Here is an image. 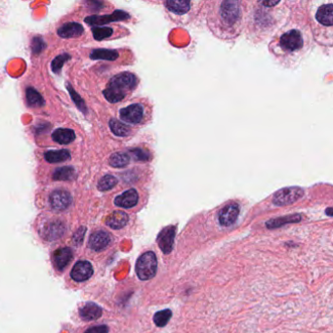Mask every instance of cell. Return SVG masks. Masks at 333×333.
Here are the masks:
<instances>
[{
    "instance_id": "1",
    "label": "cell",
    "mask_w": 333,
    "mask_h": 333,
    "mask_svg": "<svg viewBox=\"0 0 333 333\" xmlns=\"http://www.w3.org/2000/svg\"><path fill=\"white\" fill-rule=\"evenodd\" d=\"M157 270L156 255L152 251L142 254L136 263V273L141 281H148L155 276Z\"/></svg>"
},
{
    "instance_id": "2",
    "label": "cell",
    "mask_w": 333,
    "mask_h": 333,
    "mask_svg": "<svg viewBox=\"0 0 333 333\" xmlns=\"http://www.w3.org/2000/svg\"><path fill=\"white\" fill-rule=\"evenodd\" d=\"M304 195V190L299 187H289L277 190L274 193V202L275 205L284 206L296 203Z\"/></svg>"
},
{
    "instance_id": "3",
    "label": "cell",
    "mask_w": 333,
    "mask_h": 333,
    "mask_svg": "<svg viewBox=\"0 0 333 333\" xmlns=\"http://www.w3.org/2000/svg\"><path fill=\"white\" fill-rule=\"evenodd\" d=\"M136 84L137 78L134 74L130 72H121L112 78L107 87L126 95V91L132 90L136 86Z\"/></svg>"
},
{
    "instance_id": "4",
    "label": "cell",
    "mask_w": 333,
    "mask_h": 333,
    "mask_svg": "<svg viewBox=\"0 0 333 333\" xmlns=\"http://www.w3.org/2000/svg\"><path fill=\"white\" fill-rule=\"evenodd\" d=\"M72 198L68 190H56L49 197V203L53 210L64 211L72 204Z\"/></svg>"
},
{
    "instance_id": "5",
    "label": "cell",
    "mask_w": 333,
    "mask_h": 333,
    "mask_svg": "<svg viewBox=\"0 0 333 333\" xmlns=\"http://www.w3.org/2000/svg\"><path fill=\"white\" fill-rule=\"evenodd\" d=\"M222 19L228 24H235L240 15V5L238 1H224L221 5Z\"/></svg>"
},
{
    "instance_id": "6",
    "label": "cell",
    "mask_w": 333,
    "mask_h": 333,
    "mask_svg": "<svg viewBox=\"0 0 333 333\" xmlns=\"http://www.w3.org/2000/svg\"><path fill=\"white\" fill-rule=\"evenodd\" d=\"M130 16L129 14L123 11H115L110 15L105 16H91L85 19V22L90 25H102V24H108L110 22H118L128 19Z\"/></svg>"
},
{
    "instance_id": "7",
    "label": "cell",
    "mask_w": 333,
    "mask_h": 333,
    "mask_svg": "<svg viewBox=\"0 0 333 333\" xmlns=\"http://www.w3.org/2000/svg\"><path fill=\"white\" fill-rule=\"evenodd\" d=\"M110 242H112L110 234L104 230H99L90 236L88 240V245L94 251H102L106 249Z\"/></svg>"
},
{
    "instance_id": "8",
    "label": "cell",
    "mask_w": 333,
    "mask_h": 333,
    "mask_svg": "<svg viewBox=\"0 0 333 333\" xmlns=\"http://www.w3.org/2000/svg\"><path fill=\"white\" fill-rule=\"evenodd\" d=\"M239 206L238 203H231L226 205L218 215L219 223L223 227L232 226L238 220Z\"/></svg>"
},
{
    "instance_id": "9",
    "label": "cell",
    "mask_w": 333,
    "mask_h": 333,
    "mask_svg": "<svg viewBox=\"0 0 333 333\" xmlns=\"http://www.w3.org/2000/svg\"><path fill=\"white\" fill-rule=\"evenodd\" d=\"M120 119L127 123L137 124L143 119L144 108L140 104H133L124 107L119 113Z\"/></svg>"
},
{
    "instance_id": "10",
    "label": "cell",
    "mask_w": 333,
    "mask_h": 333,
    "mask_svg": "<svg viewBox=\"0 0 333 333\" xmlns=\"http://www.w3.org/2000/svg\"><path fill=\"white\" fill-rule=\"evenodd\" d=\"M281 47L286 51H295L303 45V39L298 31H290L281 37Z\"/></svg>"
},
{
    "instance_id": "11",
    "label": "cell",
    "mask_w": 333,
    "mask_h": 333,
    "mask_svg": "<svg viewBox=\"0 0 333 333\" xmlns=\"http://www.w3.org/2000/svg\"><path fill=\"white\" fill-rule=\"evenodd\" d=\"M176 234V229L174 226H169L164 228L158 235L157 242L164 254H169L173 247L174 238Z\"/></svg>"
},
{
    "instance_id": "12",
    "label": "cell",
    "mask_w": 333,
    "mask_h": 333,
    "mask_svg": "<svg viewBox=\"0 0 333 333\" xmlns=\"http://www.w3.org/2000/svg\"><path fill=\"white\" fill-rule=\"evenodd\" d=\"M94 273L93 267L88 261H78L72 268L71 276L75 282H85Z\"/></svg>"
},
{
    "instance_id": "13",
    "label": "cell",
    "mask_w": 333,
    "mask_h": 333,
    "mask_svg": "<svg viewBox=\"0 0 333 333\" xmlns=\"http://www.w3.org/2000/svg\"><path fill=\"white\" fill-rule=\"evenodd\" d=\"M66 232V226L65 224L59 221H51L43 227L41 231V236L47 240H55L61 238Z\"/></svg>"
},
{
    "instance_id": "14",
    "label": "cell",
    "mask_w": 333,
    "mask_h": 333,
    "mask_svg": "<svg viewBox=\"0 0 333 333\" xmlns=\"http://www.w3.org/2000/svg\"><path fill=\"white\" fill-rule=\"evenodd\" d=\"M138 201H139V196L137 190L135 189H130L119 195V197H117L115 200V204L122 208H131L138 203Z\"/></svg>"
},
{
    "instance_id": "15",
    "label": "cell",
    "mask_w": 333,
    "mask_h": 333,
    "mask_svg": "<svg viewBox=\"0 0 333 333\" xmlns=\"http://www.w3.org/2000/svg\"><path fill=\"white\" fill-rule=\"evenodd\" d=\"M72 259V251L70 247L59 248L54 252L53 261L57 270L62 271L68 267Z\"/></svg>"
},
{
    "instance_id": "16",
    "label": "cell",
    "mask_w": 333,
    "mask_h": 333,
    "mask_svg": "<svg viewBox=\"0 0 333 333\" xmlns=\"http://www.w3.org/2000/svg\"><path fill=\"white\" fill-rule=\"evenodd\" d=\"M129 217L123 211H115L112 214L107 216L106 219V224L107 226L114 229V230H119L122 229L123 227L126 226L128 223Z\"/></svg>"
},
{
    "instance_id": "17",
    "label": "cell",
    "mask_w": 333,
    "mask_h": 333,
    "mask_svg": "<svg viewBox=\"0 0 333 333\" xmlns=\"http://www.w3.org/2000/svg\"><path fill=\"white\" fill-rule=\"evenodd\" d=\"M103 311L94 303H87L79 310V316L84 321H95L102 316Z\"/></svg>"
},
{
    "instance_id": "18",
    "label": "cell",
    "mask_w": 333,
    "mask_h": 333,
    "mask_svg": "<svg viewBox=\"0 0 333 333\" xmlns=\"http://www.w3.org/2000/svg\"><path fill=\"white\" fill-rule=\"evenodd\" d=\"M84 33V26L77 23H68L64 24L58 30V35L63 38H72L81 36Z\"/></svg>"
},
{
    "instance_id": "19",
    "label": "cell",
    "mask_w": 333,
    "mask_h": 333,
    "mask_svg": "<svg viewBox=\"0 0 333 333\" xmlns=\"http://www.w3.org/2000/svg\"><path fill=\"white\" fill-rule=\"evenodd\" d=\"M317 20L323 25L331 26L333 24V6L332 4L323 5L318 10Z\"/></svg>"
},
{
    "instance_id": "20",
    "label": "cell",
    "mask_w": 333,
    "mask_h": 333,
    "mask_svg": "<svg viewBox=\"0 0 333 333\" xmlns=\"http://www.w3.org/2000/svg\"><path fill=\"white\" fill-rule=\"evenodd\" d=\"M52 139L54 141H56L57 143L67 145V144L72 143V141L75 139V134L71 129L59 128L52 133Z\"/></svg>"
},
{
    "instance_id": "21",
    "label": "cell",
    "mask_w": 333,
    "mask_h": 333,
    "mask_svg": "<svg viewBox=\"0 0 333 333\" xmlns=\"http://www.w3.org/2000/svg\"><path fill=\"white\" fill-rule=\"evenodd\" d=\"M167 9L175 14H185L190 10V2L184 0H168L166 1Z\"/></svg>"
},
{
    "instance_id": "22",
    "label": "cell",
    "mask_w": 333,
    "mask_h": 333,
    "mask_svg": "<svg viewBox=\"0 0 333 333\" xmlns=\"http://www.w3.org/2000/svg\"><path fill=\"white\" fill-rule=\"evenodd\" d=\"M71 154L68 150H60V151H48L45 153V159L50 163H58L69 159Z\"/></svg>"
},
{
    "instance_id": "23",
    "label": "cell",
    "mask_w": 333,
    "mask_h": 333,
    "mask_svg": "<svg viewBox=\"0 0 333 333\" xmlns=\"http://www.w3.org/2000/svg\"><path fill=\"white\" fill-rule=\"evenodd\" d=\"M90 58L93 60H107L115 61L119 58V53L115 50L107 49H96L90 54Z\"/></svg>"
},
{
    "instance_id": "24",
    "label": "cell",
    "mask_w": 333,
    "mask_h": 333,
    "mask_svg": "<svg viewBox=\"0 0 333 333\" xmlns=\"http://www.w3.org/2000/svg\"><path fill=\"white\" fill-rule=\"evenodd\" d=\"M75 177V170L71 166L57 168L53 173V179L56 181H69Z\"/></svg>"
},
{
    "instance_id": "25",
    "label": "cell",
    "mask_w": 333,
    "mask_h": 333,
    "mask_svg": "<svg viewBox=\"0 0 333 333\" xmlns=\"http://www.w3.org/2000/svg\"><path fill=\"white\" fill-rule=\"evenodd\" d=\"M302 217L301 215H289V216H286V217H282V218H276V219H273L271 221H269L267 223V227L268 228H277V227L283 226L286 223H294V222H299L301 221Z\"/></svg>"
},
{
    "instance_id": "26",
    "label": "cell",
    "mask_w": 333,
    "mask_h": 333,
    "mask_svg": "<svg viewBox=\"0 0 333 333\" xmlns=\"http://www.w3.org/2000/svg\"><path fill=\"white\" fill-rule=\"evenodd\" d=\"M109 127L113 133L119 137H124L130 134V128L117 119H110Z\"/></svg>"
},
{
    "instance_id": "27",
    "label": "cell",
    "mask_w": 333,
    "mask_h": 333,
    "mask_svg": "<svg viewBox=\"0 0 333 333\" xmlns=\"http://www.w3.org/2000/svg\"><path fill=\"white\" fill-rule=\"evenodd\" d=\"M26 100L29 105L33 107H41L44 105V100L42 96L34 88L26 89Z\"/></svg>"
},
{
    "instance_id": "28",
    "label": "cell",
    "mask_w": 333,
    "mask_h": 333,
    "mask_svg": "<svg viewBox=\"0 0 333 333\" xmlns=\"http://www.w3.org/2000/svg\"><path fill=\"white\" fill-rule=\"evenodd\" d=\"M129 155L124 153H116L110 156L109 164L116 168H121L126 166L129 163Z\"/></svg>"
},
{
    "instance_id": "29",
    "label": "cell",
    "mask_w": 333,
    "mask_h": 333,
    "mask_svg": "<svg viewBox=\"0 0 333 333\" xmlns=\"http://www.w3.org/2000/svg\"><path fill=\"white\" fill-rule=\"evenodd\" d=\"M171 316H172V312L169 309L159 311L154 316V321L157 326L162 327L168 323Z\"/></svg>"
},
{
    "instance_id": "30",
    "label": "cell",
    "mask_w": 333,
    "mask_h": 333,
    "mask_svg": "<svg viewBox=\"0 0 333 333\" xmlns=\"http://www.w3.org/2000/svg\"><path fill=\"white\" fill-rule=\"evenodd\" d=\"M117 184H118V179L116 178L115 176L106 175L99 181L98 188L102 191H106V190L113 189Z\"/></svg>"
},
{
    "instance_id": "31",
    "label": "cell",
    "mask_w": 333,
    "mask_h": 333,
    "mask_svg": "<svg viewBox=\"0 0 333 333\" xmlns=\"http://www.w3.org/2000/svg\"><path fill=\"white\" fill-rule=\"evenodd\" d=\"M104 96H105V98L107 99L108 102L117 103V102L121 101L122 99H124V97L126 95L119 92V91L115 90V89H112V88L107 87V89L104 90Z\"/></svg>"
},
{
    "instance_id": "32",
    "label": "cell",
    "mask_w": 333,
    "mask_h": 333,
    "mask_svg": "<svg viewBox=\"0 0 333 333\" xmlns=\"http://www.w3.org/2000/svg\"><path fill=\"white\" fill-rule=\"evenodd\" d=\"M92 34L96 40H103L113 35V30L110 27H94Z\"/></svg>"
},
{
    "instance_id": "33",
    "label": "cell",
    "mask_w": 333,
    "mask_h": 333,
    "mask_svg": "<svg viewBox=\"0 0 333 333\" xmlns=\"http://www.w3.org/2000/svg\"><path fill=\"white\" fill-rule=\"evenodd\" d=\"M71 59L70 55L68 54H62V55H59L58 57H56L55 59L52 61V64H51V68H52V71L54 72H60L63 65L68 61V60Z\"/></svg>"
},
{
    "instance_id": "34",
    "label": "cell",
    "mask_w": 333,
    "mask_h": 333,
    "mask_svg": "<svg viewBox=\"0 0 333 333\" xmlns=\"http://www.w3.org/2000/svg\"><path fill=\"white\" fill-rule=\"evenodd\" d=\"M132 156L136 159V160H141V161H147L151 158V155L142 149H134L130 152Z\"/></svg>"
},
{
    "instance_id": "35",
    "label": "cell",
    "mask_w": 333,
    "mask_h": 333,
    "mask_svg": "<svg viewBox=\"0 0 333 333\" xmlns=\"http://www.w3.org/2000/svg\"><path fill=\"white\" fill-rule=\"evenodd\" d=\"M45 47V43L43 42L42 38H39V37H36L33 42H32V49L34 51V53H39L41 52L43 49Z\"/></svg>"
},
{
    "instance_id": "36",
    "label": "cell",
    "mask_w": 333,
    "mask_h": 333,
    "mask_svg": "<svg viewBox=\"0 0 333 333\" xmlns=\"http://www.w3.org/2000/svg\"><path fill=\"white\" fill-rule=\"evenodd\" d=\"M68 88H69V91H70V93H71V96H72V99L74 100L75 104L77 105V107H79V108H80L82 112L85 113V109H86V107H85V105H84V101L80 99V97H78V96H77V94L74 92V90H73L72 88H71L70 86H69Z\"/></svg>"
},
{
    "instance_id": "37",
    "label": "cell",
    "mask_w": 333,
    "mask_h": 333,
    "mask_svg": "<svg viewBox=\"0 0 333 333\" xmlns=\"http://www.w3.org/2000/svg\"><path fill=\"white\" fill-rule=\"evenodd\" d=\"M108 332V327L107 325H98V326H93L87 329L85 333H107Z\"/></svg>"
},
{
    "instance_id": "38",
    "label": "cell",
    "mask_w": 333,
    "mask_h": 333,
    "mask_svg": "<svg viewBox=\"0 0 333 333\" xmlns=\"http://www.w3.org/2000/svg\"><path fill=\"white\" fill-rule=\"evenodd\" d=\"M85 231H86V229H85L84 227H82V228H80V229H79V230L74 234L73 240H74V242H75L76 244H80V243L82 242L84 235H85Z\"/></svg>"
},
{
    "instance_id": "39",
    "label": "cell",
    "mask_w": 333,
    "mask_h": 333,
    "mask_svg": "<svg viewBox=\"0 0 333 333\" xmlns=\"http://www.w3.org/2000/svg\"><path fill=\"white\" fill-rule=\"evenodd\" d=\"M262 5L264 6H268V7H272V6H274L276 4L280 3V1H262L260 2Z\"/></svg>"
}]
</instances>
